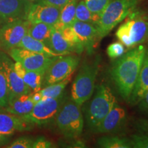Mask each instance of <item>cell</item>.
Masks as SVG:
<instances>
[{"mask_svg": "<svg viewBox=\"0 0 148 148\" xmlns=\"http://www.w3.org/2000/svg\"><path fill=\"white\" fill-rule=\"evenodd\" d=\"M34 125L21 116L0 111V134L10 136L15 132L31 130Z\"/></svg>", "mask_w": 148, "mask_h": 148, "instance_id": "obj_16", "label": "cell"}, {"mask_svg": "<svg viewBox=\"0 0 148 148\" xmlns=\"http://www.w3.org/2000/svg\"><path fill=\"white\" fill-rule=\"evenodd\" d=\"M60 10L41 0L31 5L27 20L32 23H43L53 26L58 21Z\"/></svg>", "mask_w": 148, "mask_h": 148, "instance_id": "obj_13", "label": "cell"}, {"mask_svg": "<svg viewBox=\"0 0 148 148\" xmlns=\"http://www.w3.org/2000/svg\"><path fill=\"white\" fill-rule=\"evenodd\" d=\"M71 79V76H69L58 82L44 86L39 90L42 98H56L64 95V89Z\"/></svg>", "mask_w": 148, "mask_h": 148, "instance_id": "obj_24", "label": "cell"}, {"mask_svg": "<svg viewBox=\"0 0 148 148\" xmlns=\"http://www.w3.org/2000/svg\"><path fill=\"white\" fill-rule=\"evenodd\" d=\"M27 1H29V2L31 3H36V2H38V1H41V0H27Z\"/></svg>", "mask_w": 148, "mask_h": 148, "instance_id": "obj_39", "label": "cell"}, {"mask_svg": "<svg viewBox=\"0 0 148 148\" xmlns=\"http://www.w3.org/2000/svg\"><path fill=\"white\" fill-rule=\"evenodd\" d=\"M8 53L14 62H19L25 69L30 71L45 72L56 58L18 47L10 49Z\"/></svg>", "mask_w": 148, "mask_h": 148, "instance_id": "obj_9", "label": "cell"}, {"mask_svg": "<svg viewBox=\"0 0 148 148\" xmlns=\"http://www.w3.org/2000/svg\"><path fill=\"white\" fill-rule=\"evenodd\" d=\"M34 139L27 136H21L12 141L8 148H32Z\"/></svg>", "mask_w": 148, "mask_h": 148, "instance_id": "obj_32", "label": "cell"}, {"mask_svg": "<svg viewBox=\"0 0 148 148\" xmlns=\"http://www.w3.org/2000/svg\"><path fill=\"white\" fill-rule=\"evenodd\" d=\"M42 1L61 9L69 0H42Z\"/></svg>", "mask_w": 148, "mask_h": 148, "instance_id": "obj_35", "label": "cell"}, {"mask_svg": "<svg viewBox=\"0 0 148 148\" xmlns=\"http://www.w3.org/2000/svg\"><path fill=\"white\" fill-rule=\"evenodd\" d=\"M127 121L126 112L124 108L116 103L105 116L96 130V133L109 134L120 130L125 126Z\"/></svg>", "mask_w": 148, "mask_h": 148, "instance_id": "obj_14", "label": "cell"}, {"mask_svg": "<svg viewBox=\"0 0 148 148\" xmlns=\"http://www.w3.org/2000/svg\"><path fill=\"white\" fill-rule=\"evenodd\" d=\"M53 25L43 23H30L27 30V34L35 39L40 40L49 47Z\"/></svg>", "mask_w": 148, "mask_h": 148, "instance_id": "obj_23", "label": "cell"}, {"mask_svg": "<svg viewBox=\"0 0 148 148\" xmlns=\"http://www.w3.org/2000/svg\"><path fill=\"white\" fill-rule=\"evenodd\" d=\"M132 147L148 148V135L143 133L133 134L130 138Z\"/></svg>", "mask_w": 148, "mask_h": 148, "instance_id": "obj_31", "label": "cell"}, {"mask_svg": "<svg viewBox=\"0 0 148 148\" xmlns=\"http://www.w3.org/2000/svg\"><path fill=\"white\" fill-rule=\"evenodd\" d=\"M74 32L81 42L85 50L88 53H92L99 42L97 29L91 23L75 20L71 25Z\"/></svg>", "mask_w": 148, "mask_h": 148, "instance_id": "obj_15", "label": "cell"}, {"mask_svg": "<svg viewBox=\"0 0 148 148\" xmlns=\"http://www.w3.org/2000/svg\"><path fill=\"white\" fill-rule=\"evenodd\" d=\"M109 1L110 0H84L88 10L99 17Z\"/></svg>", "mask_w": 148, "mask_h": 148, "instance_id": "obj_29", "label": "cell"}, {"mask_svg": "<svg viewBox=\"0 0 148 148\" xmlns=\"http://www.w3.org/2000/svg\"><path fill=\"white\" fill-rule=\"evenodd\" d=\"M32 4L27 0H0V27L16 20H27Z\"/></svg>", "mask_w": 148, "mask_h": 148, "instance_id": "obj_12", "label": "cell"}, {"mask_svg": "<svg viewBox=\"0 0 148 148\" xmlns=\"http://www.w3.org/2000/svg\"><path fill=\"white\" fill-rule=\"evenodd\" d=\"M135 125L138 132L148 135V119H138L136 121Z\"/></svg>", "mask_w": 148, "mask_h": 148, "instance_id": "obj_34", "label": "cell"}, {"mask_svg": "<svg viewBox=\"0 0 148 148\" xmlns=\"http://www.w3.org/2000/svg\"><path fill=\"white\" fill-rule=\"evenodd\" d=\"M30 22L20 19L5 23L0 27V49L8 51L17 47L22 38L27 34Z\"/></svg>", "mask_w": 148, "mask_h": 148, "instance_id": "obj_11", "label": "cell"}, {"mask_svg": "<svg viewBox=\"0 0 148 148\" xmlns=\"http://www.w3.org/2000/svg\"><path fill=\"white\" fill-rule=\"evenodd\" d=\"M49 48L58 56L67 55L74 52L73 48L64 39L61 31L54 27L51 33Z\"/></svg>", "mask_w": 148, "mask_h": 148, "instance_id": "obj_21", "label": "cell"}, {"mask_svg": "<svg viewBox=\"0 0 148 148\" xmlns=\"http://www.w3.org/2000/svg\"><path fill=\"white\" fill-rule=\"evenodd\" d=\"M98 147L103 148H131L130 138L119 136H103L97 140Z\"/></svg>", "mask_w": 148, "mask_h": 148, "instance_id": "obj_25", "label": "cell"}, {"mask_svg": "<svg viewBox=\"0 0 148 148\" xmlns=\"http://www.w3.org/2000/svg\"><path fill=\"white\" fill-rule=\"evenodd\" d=\"M116 36L127 49L145 42L148 38V16L135 10L119 27Z\"/></svg>", "mask_w": 148, "mask_h": 148, "instance_id": "obj_3", "label": "cell"}, {"mask_svg": "<svg viewBox=\"0 0 148 148\" xmlns=\"http://www.w3.org/2000/svg\"><path fill=\"white\" fill-rule=\"evenodd\" d=\"M79 62V58L76 56L67 54L56 57L45 70L42 87L71 76Z\"/></svg>", "mask_w": 148, "mask_h": 148, "instance_id": "obj_8", "label": "cell"}, {"mask_svg": "<svg viewBox=\"0 0 148 148\" xmlns=\"http://www.w3.org/2000/svg\"><path fill=\"white\" fill-rule=\"evenodd\" d=\"M61 33L64 38L72 46L73 48V50L79 54L82 53L83 51L84 50V47L77 38L76 34L74 32L73 27L71 25L70 26H66L64 27L63 29H61Z\"/></svg>", "mask_w": 148, "mask_h": 148, "instance_id": "obj_27", "label": "cell"}, {"mask_svg": "<svg viewBox=\"0 0 148 148\" xmlns=\"http://www.w3.org/2000/svg\"><path fill=\"white\" fill-rule=\"evenodd\" d=\"M116 103L110 88L99 85L86 111V120L90 130L95 132L97 127Z\"/></svg>", "mask_w": 148, "mask_h": 148, "instance_id": "obj_5", "label": "cell"}, {"mask_svg": "<svg viewBox=\"0 0 148 148\" xmlns=\"http://www.w3.org/2000/svg\"><path fill=\"white\" fill-rule=\"evenodd\" d=\"M8 105V88L4 72L0 61V108H5Z\"/></svg>", "mask_w": 148, "mask_h": 148, "instance_id": "obj_28", "label": "cell"}, {"mask_svg": "<svg viewBox=\"0 0 148 148\" xmlns=\"http://www.w3.org/2000/svg\"><path fill=\"white\" fill-rule=\"evenodd\" d=\"M32 96L33 100H34L35 103H36V102H38V101H39L40 99H42V96H41V95H40L39 91L32 92Z\"/></svg>", "mask_w": 148, "mask_h": 148, "instance_id": "obj_38", "label": "cell"}, {"mask_svg": "<svg viewBox=\"0 0 148 148\" xmlns=\"http://www.w3.org/2000/svg\"><path fill=\"white\" fill-rule=\"evenodd\" d=\"M1 108H0V111H1Z\"/></svg>", "mask_w": 148, "mask_h": 148, "instance_id": "obj_40", "label": "cell"}, {"mask_svg": "<svg viewBox=\"0 0 148 148\" xmlns=\"http://www.w3.org/2000/svg\"><path fill=\"white\" fill-rule=\"evenodd\" d=\"M14 69L32 92H38L41 89L45 72L27 70L18 62H14Z\"/></svg>", "mask_w": 148, "mask_h": 148, "instance_id": "obj_18", "label": "cell"}, {"mask_svg": "<svg viewBox=\"0 0 148 148\" xmlns=\"http://www.w3.org/2000/svg\"><path fill=\"white\" fill-rule=\"evenodd\" d=\"M64 99V95L56 98H42L35 103L29 113L21 117L39 126L49 124L55 121Z\"/></svg>", "mask_w": 148, "mask_h": 148, "instance_id": "obj_7", "label": "cell"}, {"mask_svg": "<svg viewBox=\"0 0 148 148\" xmlns=\"http://www.w3.org/2000/svg\"><path fill=\"white\" fill-rule=\"evenodd\" d=\"M139 0H111L96 25L99 41L136 10Z\"/></svg>", "mask_w": 148, "mask_h": 148, "instance_id": "obj_2", "label": "cell"}, {"mask_svg": "<svg viewBox=\"0 0 148 148\" xmlns=\"http://www.w3.org/2000/svg\"><path fill=\"white\" fill-rule=\"evenodd\" d=\"M148 90V49L146 50L143 64L139 74L133 88L129 102L131 105H136L139 103L142 98Z\"/></svg>", "mask_w": 148, "mask_h": 148, "instance_id": "obj_17", "label": "cell"}, {"mask_svg": "<svg viewBox=\"0 0 148 148\" xmlns=\"http://www.w3.org/2000/svg\"><path fill=\"white\" fill-rule=\"evenodd\" d=\"M53 144L50 140L44 137H38L34 140L32 148H49L53 147Z\"/></svg>", "mask_w": 148, "mask_h": 148, "instance_id": "obj_33", "label": "cell"}, {"mask_svg": "<svg viewBox=\"0 0 148 148\" xmlns=\"http://www.w3.org/2000/svg\"><path fill=\"white\" fill-rule=\"evenodd\" d=\"M98 71V60L92 63H85L81 66L74 79L71 90V99L80 106L93 94Z\"/></svg>", "mask_w": 148, "mask_h": 148, "instance_id": "obj_6", "label": "cell"}, {"mask_svg": "<svg viewBox=\"0 0 148 148\" xmlns=\"http://www.w3.org/2000/svg\"><path fill=\"white\" fill-rule=\"evenodd\" d=\"M0 61L8 88V103L18 96L32 92L14 69V62L4 53L0 52Z\"/></svg>", "mask_w": 148, "mask_h": 148, "instance_id": "obj_10", "label": "cell"}, {"mask_svg": "<svg viewBox=\"0 0 148 148\" xmlns=\"http://www.w3.org/2000/svg\"><path fill=\"white\" fill-rule=\"evenodd\" d=\"M77 0H69L61 8L58 21L53 25L55 28L61 30L64 27L71 25L75 21V8Z\"/></svg>", "mask_w": 148, "mask_h": 148, "instance_id": "obj_22", "label": "cell"}, {"mask_svg": "<svg viewBox=\"0 0 148 148\" xmlns=\"http://www.w3.org/2000/svg\"><path fill=\"white\" fill-rule=\"evenodd\" d=\"M32 93L22 95L14 99L4 108L5 112L20 116L29 113L35 105Z\"/></svg>", "mask_w": 148, "mask_h": 148, "instance_id": "obj_19", "label": "cell"}, {"mask_svg": "<svg viewBox=\"0 0 148 148\" xmlns=\"http://www.w3.org/2000/svg\"><path fill=\"white\" fill-rule=\"evenodd\" d=\"M10 136L0 134V147L7 145L10 142Z\"/></svg>", "mask_w": 148, "mask_h": 148, "instance_id": "obj_37", "label": "cell"}, {"mask_svg": "<svg viewBox=\"0 0 148 148\" xmlns=\"http://www.w3.org/2000/svg\"><path fill=\"white\" fill-rule=\"evenodd\" d=\"M106 52L110 59H117L125 53L124 45L121 42H113L108 46Z\"/></svg>", "mask_w": 148, "mask_h": 148, "instance_id": "obj_30", "label": "cell"}, {"mask_svg": "<svg viewBox=\"0 0 148 148\" xmlns=\"http://www.w3.org/2000/svg\"><path fill=\"white\" fill-rule=\"evenodd\" d=\"M99 16L92 14L86 6L84 0L77 1L75 8V19L78 21L86 22L92 24L93 25H97L99 20Z\"/></svg>", "mask_w": 148, "mask_h": 148, "instance_id": "obj_26", "label": "cell"}, {"mask_svg": "<svg viewBox=\"0 0 148 148\" xmlns=\"http://www.w3.org/2000/svg\"><path fill=\"white\" fill-rule=\"evenodd\" d=\"M17 47L34 51V52L42 53V54L49 56L51 57L59 56L44 42L35 39L27 34L22 38V40L17 45Z\"/></svg>", "mask_w": 148, "mask_h": 148, "instance_id": "obj_20", "label": "cell"}, {"mask_svg": "<svg viewBox=\"0 0 148 148\" xmlns=\"http://www.w3.org/2000/svg\"><path fill=\"white\" fill-rule=\"evenodd\" d=\"M142 45L133 47L117 58L110 68V77L116 89L125 101H129L139 74L146 52Z\"/></svg>", "mask_w": 148, "mask_h": 148, "instance_id": "obj_1", "label": "cell"}, {"mask_svg": "<svg viewBox=\"0 0 148 148\" xmlns=\"http://www.w3.org/2000/svg\"><path fill=\"white\" fill-rule=\"evenodd\" d=\"M138 107L140 110L148 112V90L138 103Z\"/></svg>", "mask_w": 148, "mask_h": 148, "instance_id": "obj_36", "label": "cell"}, {"mask_svg": "<svg viewBox=\"0 0 148 148\" xmlns=\"http://www.w3.org/2000/svg\"><path fill=\"white\" fill-rule=\"evenodd\" d=\"M54 121L60 132L66 138L73 139L82 134L84 120L80 106L71 99H64Z\"/></svg>", "mask_w": 148, "mask_h": 148, "instance_id": "obj_4", "label": "cell"}]
</instances>
